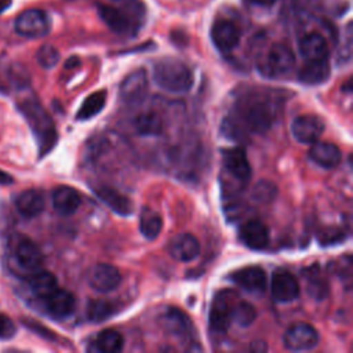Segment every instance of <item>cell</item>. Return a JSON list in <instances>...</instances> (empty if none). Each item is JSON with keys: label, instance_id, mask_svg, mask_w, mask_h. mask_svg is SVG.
<instances>
[{"label": "cell", "instance_id": "obj_27", "mask_svg": "<svg viewBox=\"0 0 353 353\" xmlns=\"http://www.w3.org/2000/svg\"><path fill=\"white\" fill-rule=\"evenodd\" d=\"M29 288L34 296L44 299L58 288V280L51 272L39 269L29 277Z\"/></svg>", "mask_w": 353, "mask_h": 353}, {"label": "cell", "instance_id": "obj_18", "mask_svg": "<svg viewBox=\"0 0 353 353\" xmlns=\"http://www.w3.org/2000/svg\"><path fill=\"white\" fill-rule=\"evenodd\" d=\"M309 159L314 164L330 170L339 165L342 160V153L335 143L316 141L309 149Z\"/></svg>", "mask_w": 353, "mask_h": 353}, {"label": "cell", "instance_id": "obj_21", "mask_svg": "<svg viewBox=\"0 0 353 353\" xmlns=\"http://www.w3.org/2000/svg\"><path fill=\"white\" fill-rule=\"evenodd\" d=\"M52 205L58 214L68 216L79 210L81 205V196L72 186L62 185L52 192Z\"/></svg>", "mask_w": 353, "mask_h": 353}, {"label": "cell", "instance_id": "obj_2", "mask_svg": "<svg viewBox=\"0 0 353 353\" xmlns=\"http://www.w3.org/2000/svg\"><path fill=\"white\" fill-rule=\"evenodd\" d=\"M153 80L160 88L175 94L188 92L194 83L190 68L181 59L172 57L161 58L154 63Z\"/></svg>", "mask_w": 353, "mask_h": 353}, {"label": "cell", "instance_id": "obj_13", "mask_svg": "<svg viewBox=\"0 0 353 353\" xmlns=\"http://www.w3.org/2000/svg\"><path fill=\"white\" fill-rule=\"evenodd\" d=\"M223 164L226 171L239 182L247 183L251 179L252 170L243 148H230L223 150Z\"/></svg>", "mask_w": 353, "mask_h": 353}, {"label": "cell", "instance_id": "obj_4", "mask_svg": "<svg viewBox=\"0 0 353 353\" xmlns=\"http://www.w3.org/2000/svg\"><path fill=\"white\" fill-rule=\"evenodd\" d=\"M295 66V55L285 44H274L269 48L258 68L261 73L269 79H280L292 72Z\"/></svg>", "mask_w": 353, "mask_h": 353}, {"label": "cell", "instance_id": "obj_36", "mask_svg": "<svg viewBox=\"0 0 353 353\" xmlns=\"http://www.w3.org/2000/svg\"><path fill=\"white\" fill-rule=\"evenodd\" d=\"M17 328L14 321L4 313H0V339H10L15 335Z\"/></svg>", "mask_w": 353, "mask_h": 353}, {"label": "cell", "instance_id": "obj_16", "mask_svg": "<svg viewBox=\"0 0 353 353\" xmlns=\"http://www.w3.org/2000/svg\"><path fill=\"white\" fill-rule=\"evenodd\" d=\"M170 255L179 262H190L200 254V243L190 233H179L168 243Z\"/></svg>", "mask_w": 353, "mask_h": 353}, {"label": "cell", "instance_id": "obj_22", "mask_svg": "<svg viewBox=\"0 0 353 353\" xmlns=\"http://www.w3.org/2000/svg\"><path fill=\"white\" fill-rule=\"evenodd\" d=\"M14 255L17 263L29 272L39 270L43 263V254L40 248L29 239H23L17 244Z\"/></svg>", "mask_w": 353, "mask_h": 353}, {"label": "cell", "instance_id": "obj_38", "mask_svg": "<svg viewBox=\"0 0 353 353\" xmlns=\"http://www.w3.org/2000/svg\"><path fill=\"white\" fill-rule=\"evenodd\" d=\"M12 183V178L10 174H7L6 171L0 170V185H8Z\"/></svg>", "mask_w": 353, "mask_h": 353}, {"label": "cell", "instance_id": "obj_14", "mask_svg": "<svg viewBox=\"0 0 353 353\" xmlns=\"http://www.w3.org/2000/svg\"><path fill=\"white\" fill-rule=\"evenodd\" d=\"M211 40L221 52H230L240 41V30L233 22L219 19L211 28Z\"/></svg>", "mask_w": 353, "mask_h": 353}, {"label": "cell", "instance_id": "obj_19", "mask_svg": "<svg viewBox=\"0 0 353 353\" xmlns=\"http://www.w3.org/2000/svg\"><path fill=\"white\" fill-rule=\"evenodd\" d=\"M331 74V66L327 59L305 61L298 72V80L305 85H319L328 80Z\"/></svg>", "mask_w": 353, "mask_h": 353}, {"label": "cell", "instance_id": "obj_1", "mask_svg": "<svg viewBox=\"0 0 353 353\" xmlns=\"http://www.w3.org/2000/svg\"><path fill=\"white\" fill-rule=\"evenodd\" d=\"M277 102L265 92H252L241 98L236 108V116L223 120V132L229 137L240 134L241 125L252 134L266 132L277 116Z\"/></svg>", "mask_w": 353, "mask_h": 353}, {"label": "cell", "instance_id": "obj_26", "mask_svg": "<svg viewBox=\"0 0 353 353\" xmlns=\"http://www.w3.org/2000/svg\"><path fill=\"white\" fill-rule=\"evenodd\" d=\"M123 347L124 339L120 332H117L116 330H103L95 336L88 349L101 353H117L121 352Z\"/></svg>", "mask_w": 353, "mask_h": 353}, {"label": "cell", "instance_id": "obj_17", "mask_svg": "<svg viewBox=\"0 0 353 353\" xmlns=\"http://www.w3.org/2000/svg\"><path fill=\"white\" fill-rule=\"evenodd\" d=\"M47 312L55 319H66L76 309V298L74 295L62 288L54 290L48 296L44 298Z\"/></svg>", "mask_w": 353, "mask_h": 353}, {"label": "cell", "instance_id": "obj_33", "mask_svg": "<svg viewBox=\"0 0 353 353\" xmlns=\"http://www.w3.org/2000/svg\"><path fill=\"white\" fill-rule=\"evenodd\" d=\"M256 319L255 307L245 301H240L232 306V320L240 327H250Z\"/></svg>", "mask_w": 353, "mask_h": 353}, {"label": "cell", "instance_id": "obj_10", "mask_svg": "<svg viewBox=\"0 0 353 353\" xmlns=\"http://www.w3.org/2000/svg\"><path fill=\"white\" fill-rule=\"evenodd\" d=\"M324 121L316 114H301L294 119L291 124V132L294 138L305 145H312L319 141L324 132Z\"/></svg>", "mask_w": 353, "mask_h": 353}, {"label": "cell", "instance_id": "obj_20", "mask_svg": "<svg viewBox=\"0 0 353 353\" xmlns=\"http://www.w3.org/2000/svg\"><path fill=\"white\" fill-rule=\"evenodd\" d=\"M94 193L113 212H116L119 215H123V216H127V215L132 214L134 205H132L131 200L127 196H124L121 192L116 190L114 188L98 186V188H94Z\"/></svg>", "mask_w": 353, "mask_h": 353}, {"label": "cell", "instance_id": "obj_6", "mask_svg": "<svg viewBox=\"0 0 353 353\" xmlns=\"http://www.w3.org/2000/svg\"><path fill=\"white\" fill-rule=\"evenodd\" d=\"M283 343L288 350H310L319 343V332L307 323H296L288 327L283 335Z\"/></svg>", "mask_w": 353, "mask_h": 353}, {"label": "cell", "instance_id": "obj_29", "mask_svg": "<svg viewBox=\"0 0 353 353\" xmlns=\"http://www.w3.org/2000/svg\"><path fill=\"white\" fill-rule=\"evenodd\" d=\"M134 128L139 135L154 137V135H160L163 132L164 123L157 113L145 112L135 117Z\"/></svg>", "mask_w": 353, "mask_h": 353}, {"label": "cell", "instance_id": "obj_31", "mask_svg": "<svg viewBox=\"0 0 353 353\" xmlns=\"http://www.w3.org/2000/svg\"><path fill=\"white\" fill-rule=\"evenodd\" d=\"M105 103H106V91L92 92L91 95H88L83 101V103H81V106H80V109L76 114V119L80 120V121L92 119L94 116H97L103 109Z\"/></svg>", "mask_w": 353, "mask_h": 353}, {"label": "cell", "instance_id": "obj_39", "mask_svg": "<svg viewBox=\"0 0 353 353\" xmlns=\"http://www.w3.org/2000/svg\"><path fill=\"white\" fill-rule=\"evenodd\" d=\"M250 1L254 3V4H258V6H266V7H269V6L274 4L277 0H250Z\"/></svg>", "mask_w": 353, "mask_h": 353}, {"label": "cell", "instance_id": "obj_24", "mask_svg": "<svg viewBox=\"0 0 353 353\" xmlns=\"http://www.w3.org/2000/svg\"><path fill=\"white\" fill-rule=\"evenodd\" d=\"M163 328L178 338H189L192 331V323L189 317L179 309L170 307L164 312L161 317Z\"/></svg>", "mask_w": 353, "mask_h": 353}, {"label": "cell", "instance_id": "obj_30", "mask_svg": "<svg viewBox=\"0 0 353 353\" xmlns=\"http://www.w3.org/2000/svg\"><path fill=\"white\" fill-rule=\"evenodd\" d=\"M163 229V219L161 216L148 207L142 208L141 219H139V230L142 236L148 240H154L159 237Z\"/></svg>", "mask_w": 353, "mask_h": 353}, {"label": "cell", "instance_id": "obj_28", "mask_svg": "<svg viewBox=\"0 0 353 353\" xmlns=\"http://www.w3.org/2000/svg\"><path fill=\"white\" fill-rule=\"evenodd\" d=\"M99 14L103 22L116 33H128L132 30V23L128 19V17L121 12L120 10L110 7V6H101L99 7Z\"/></svg>", "mask_w": 353, "mask_h": 353}, {"label": "cell", "instance_id": "obj_11", "mask_svg": "<svg viewBox=\"0 0 353 353\" xmlns=\"http://www.w3.org/2000/svg\"><path fill=\"white\" fill-rule=\"evenodd\" d=\"M87 281L92 290L106 294L119 287L121 274L119 269L110 263H97L90 269Z\"/></svg>", "mask_w": 353, "mask_h": 353}, {"label": "cell", "instance_id": "obj_12", "mask_svg": "<svg viewBox=\"0 0 353 353\" xmlns=\"http://www.w3.org/2000/svg\"><path fill=\"white\" fill-rule=\"evenodd\" d=\"M230 280L252 295H263L266 290V273L261 266H245L230 274Z\"/></svg>", "mask_w": 353, "mask_h": 353}, {"label": "cell", "instance_id": "obj_9", "mask_svg": "<svg viewBox=\"0 0 353 353\" xmlns=\"http://www.w3.org/2000/svg\"><path fill=\"white\" fill-rule=\"evenodd\" d=\"M299 290L298 280L291 272L285 269H277L273 272L270 291L276 302L288 303L295 301L299 296Z\"/></svg>", "mask_w": 353, "mask_h": 353}, {"label": "cell", "instance_id": "obj_5", "mask_svg": "<svg viewBox=\"0 0 353 353\" xmlns=\"http://www.w3.org/2000/svg\"><path fill=\"white\" fill-rule=\"evenodd\" d=\"M50 18L47 12L39 8H29L21 12L15 19V32L23 37L39 39L50 32Z\"/></svg>", "mask_w": 353, "mask_h": 353}, {"label": "cell", "instance_id": "obj_34", "mask_svg": "<svg viewBox=\"0 0 353 353\" xmlns=\"http://www.w3.org/2000/svg\"><path fill=\"white\" fill-rule=\"evenodd\" d=\"M276 194H277V188L274 183L269 181H259L254 186L252 199L261 204H269L276 199Z\"/></svg>", "mask_w": 353, "mask_h": 353}, {"label": "cell", "instance_id": "obj_3", "mask_svg": "<svg viewBox=\"0 0 353 353\" xmlns=\"http://www.w3.org/2000/svg\"><path fill=\"white\" fill-rule=\"evenodd\" d=\"M19 109L26 117L39 143L40 154H46L57 142V130L46 109L36 99H25L19 103Z\"/></svg>", "mask_w": 353, "mask_h": 353}, {"label": "cell", "instance_id": "obj_37", "mask_svg": "<svg viewBox=\"0 0 353 353\" xmlns=\"http://www.w3.org/2000/svg\"><path fill=\"white\" fill-rule=\"evenodd\" d=\"M251 349L254 352H265L268 349V346H266V343L263 341H255V342L251 343Z\"/></svg>", "mask_w": 353, "mask_h": 353}, {"label": "cell", "instance_id": "obj_23", "mask_svg": "<svg viewBox=\"0 0 353 353\" xmlns=\"http://www.w3.org/2000/svg\"><path fill=\"white\" fill-rule=\"evenodd\" d=\"M299 54L305 61L327 59L330 55L328 43L320 33H307L299 40Z\"/></svg>", "mask_w": 353, "mask_h": 353}, {"label": "cell", "instance_id": "obj_8", "mask_svg": "<svg viewBox=\"0 0 353 353\" xmlns=\"http://www.w3.org/2000/svg\"><path fill=\"white\" fill-rule=\"evenodd\" d=\"M232 292L221 291L212 299L208 321L210 328L216 334H225L232 323Z\"/></svg>", "mask_w": 353, "mask_h": 353}, {"label": "cell", "instance_id": "obj_7", "mask_svg": "<svg viewBox=\"0 0 353 353\" xmlns=\"http://www.w3.org/2000/svg\"><path fill=\"white\" fill-rule=\"evenodd\" d=\"M148 74L145 69H137L125 76L120 84V98L128 106H138L148 94Z\"/></svg>", "mask_w": 353, "mask_h": 353}, {"label": "cell", "instance_id": "obj_35", "mask_svg": "<svg viewBox=\"0 0 353 353\" xmlns=\"http://www.w3.org/2000/svg\"><path fill=\"white\" fill-rule=\"evenodd\" d=\"M36 59L41 68L51 69L59 61V51L51 44H44L39 48V51L36 54Z\"/></svg>", "mask_w": 353, "mask_h": 353}, {"label": "cell", "instance_id": "obj_32", "mask_svg": "<svg viewBox=\"0 0 353 353\" xmlns=\"http://www.w3.org/2000/svg\"><path fill=\"white\" fill-rule=\"evenodd\" d=\"M114 313V305L105 299H92L87 305V317L92 323H102Z\"/></svg>", "mask_w": 353, "mask_h": 353}, {"label": "cell", "instance_id": "obj_25", "mask_svg": "<svg viewBox=\"0 0 353 353\" xmlns=\"http://www.w3.org/2000/svg\"><path fill=\"white\" fill-rule=\"evenodd\" d=\"M44 196L36 189L23 190L15 199V207L21 215L25 218H34L40 215L44 210Z\"/></svg>", "mask_w": 353, "mask_h": 353}, {"label": "cell", "instance_id": "obj_15", "mask_svg": "<svg viewBox=\"0 0 353 353\" xmlns=\"http://www.w3.org/2000/svg\"><path fill=\"white\" fill-rule=\"evenodd\" d=\"M239 237L245 247L255 251H261L268 247L270 234H269L268 226L263 222L258 219H251V221H247L240 228Z\"/></svg>", "mask_w": 353, "mask_h": 353}]
</instances>
